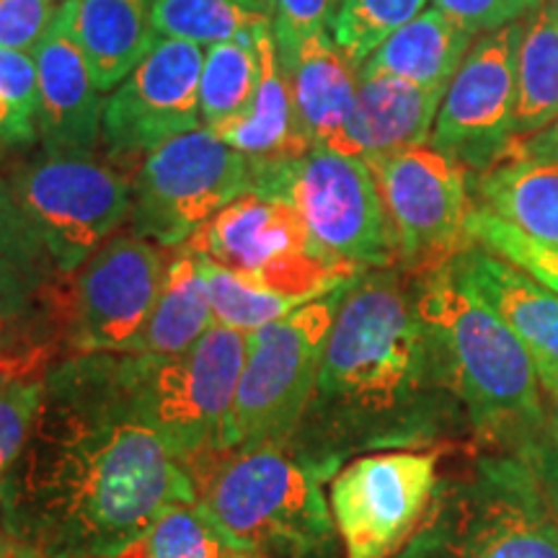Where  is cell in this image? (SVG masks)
<instances>
[{"mask_svg": "<svg viewBox=\"0 0 558 558\" xmlns=\"http://www.w3.org/2000/svg\"><path fill=\"white\" fill-rule=\"evenodd\" d=\"M554 5H556V11H558V0H554Z\"/></svg>", "mask_w": 558, "mask_h": 558, "instance_id": "obj_43", "label": "cell"}, {"mask_svg": "<svg viewBox=\"0 0 558 558\" xmlns=\"http://www.w3.org/2000/svg\"><path fill=\"white\" fill-rule=\"evenodd\" d=\"M429 362L432 347L416 295L411 298L396 271H362L333 316L303 424L329 414H393L418 393Z\"/></svg>", "mask_w": 558, "mask_h": 558, "instance_id": "obj_2", "label": "cell"}, {"mask_svg": "<svg viewBox=\"0 0 558 558\" xmlns=\"http://www.w3.org/2000/svg\"><path fill=\"white\" fill-rule=\"evenodd\" d=\"M437 452L362 456L333 473L329 507L347 558H393L424 525L437 497Z\"/></svg>", "mask_w": 558, "mask_h": 558, "instance_id": "obj_14", "label": "cell"}, {"mask_svg": "<svg viewBox=\"0 0 558 558\" xmlns=\"http://www.w3.org/2000/svg\"><path fill=\"white\" fill-rule=\"evenodd\" d=\"M251 192L288 202L308 230L313 251L329 264L365 271L390 269L399 262L386 207L365 160L311 148L298 158L254 163Z\"/></svg>", "mask_w": 558, "mask_h": 558, "instance_id": "obj_6", "label": "cell"}, {"mask_svg": "<svg viewBox=\"0 0 558 558\" xmlns=\"http://www.w3.org/2000/svg\"><path fill=\"white\" fill-rule=\"evenodd\" d=\"M458 284L484 300L527 349L535 373L558 396V295L512 264L471 246L450 264Z\"/></svg>", "mask_w": 558, "mask_h": 558, "instance_id": "obj_18", "label": "cell"}, {"mask_svg": "<svg viewBox=\"0 0 558 558\" xmlns=\"http://www.w3.org/2000/svg\"><path fill=\"white\" fill-rule=\"evenodd\" d=\"M469 239L473 246L509 262L558 295V246L522 233L512 222L481 205H473L469 215Z\"/></svg>", "mask_w": 558, "mask_h": 558, "instance_id": "obj_32", "label": "cell"}, {"mask_svg": "<svg viewBox=\"0 0 558 558\" xmlns=\"http://www.w3.org/2000/svg\"><path fill=\"white\" fill-rule=\"evenodd\" d=\"M128 558H256L199 499L166 509Z\"/></svg>", "mask_w": 558, "mask_h": 558, "instance_id": "obj_27", "label": "cell"}, {"mask_svg": "<svg viewBox=\"0 0 558 558\" xmlns=\"http://www.w3.org/2000/svg\"><path fill=\"white\" fill-rule=\"evenodd\" d=\"M349 284L248 333L230 418V450L290 448L316 393L326 337Z\"/></svg>", "mask_w": 558, "mask_h": 558, "instance_id": "obj_7", "label": "cell"}, {"mask_svg": "<svg viewBox=\"0 0 558 558\" xmlns=\"http://www.w3.org/2000/svg\"><path fill=\"white\" fill-rule=\"evenodd\" d=\"M47 373H16L0 386V488L29 442L45 401Z\"/></svg>", "mask_w": 558, "mask_h": 558, "instance_id": "obj_34", "label": "cell"}, {"mask_svg": "<svg viewBox=\"0 0 558 558\" xmlns=\"http://www.w3.org/2000/svg\"><path fill=\"white\" fill-rule=\"evenodd\" d=\"M39 90V143L45 156H96L101 145L104 90L81 47L54 16L34 50Z\"/></svg>", "mask_w": 558, "mask_h": 558, "instance_id": "obj_17", "label": "cell"}, {"mask_svg": "<svg viewBox=\"0 0 558 558\" xmlns=\"http://www.w3.org/2000/svg\"><path fill=\"white\" fill-rule=\"evenodd\" d=\"M288 65L300 128L313 148L341 153L357 104L360 68L347 60L331 32H318L295 45H277Z\"/></svg>", "mask_w": 558, "mask_h": 558, "instance_id": "obj_19", "label": "cell"}, {"mask_svg": "<svg viewBox=\"0 0 558 558\" xmlns=\"http://www.w3.org/2000/svg\"><path fill=\"white\" fill-rule=\"evenodd\" d=\"M205 47L158 39L104 101L101 148L109 163L135 177L150 150L202 128L199 75Z\"/></svg>", "mask_w": 558, "mask_h": 558, "instance_id": "obj_15", "label": "cell"}, {"mask_svg": "<svg viewBox=\"0 0 558 558\" xmlns=\"http://www.w3.org/2000/svg\"><path fill=\"white\" fill-rule=\"evenodd\" d=\"M124 558H128V556H124Z\"/></svg>", "mask_w": 558, "mask_h": 558, "instance_id": "obj_45", "label": "cell"}, {"mask_svg": "<svg viewBox=\"0 0 558 558\" xmlns=\"http://www.w3.org/2000/svg\"><path fill=\"white\" fill-rule=\"evenodd\" d=\"M9 184L34 239L62 277L83 267L132 213V177L96 156L41 153Z\"/></svg>", "mask_w": 558, "mask_h": 558, "instance_id": "obj_9", "label": "cell"}, {"mask_svg": "<svg viewBox=\"0 0 558 558\" xmlns=\"http://www.w3.org/2000/svg\"><path fill=\"white\" fill-rule=\"evenodd\" d=\"M11 375H13V373H0V386H3V383H5V380H9V378H11Z\"/></svg>", "mask_w": 558, "mask_h": 558, "instance_id": "obj_42", "label": "cell"}, {"mask_svg": "<svg viewBox=\"0 0 558 558\" xmlns=\"http://www.w3.org/2000/svg\"><path fill=\"white\" fill-rule=\"evenodd\" d=\"M432 5L448 13L473 37H484L530 16L541 0H432Z\"/></svg>", "mask_w": 558, "mask_h": 558, "instance_id": "obj_36", "label": "cell"}, {"mask_svg": "<svg viewBox=\"0 0 558 558\" xmlns=\"http://www.w3.org/2000/svg\"><path fill=\"white\" fill-rule=\"evenodd\" d=\"M256 78H259V60L251 32L239 39L205 47L199 75L202 128H222L246 114L254 99Z\"/></svg>", "mask_w": 558, "mask_h": 558, "instance_id": "obj_28", "label": "cell"}, {"mask_svg": "<svg viewBox=\"0 0 558 558\" xmlns=\"http://www.w3.org/2000/svg\"><path fill=\"white\" fill-rule=\"evenodd\" d=\"M403 558H558V522L533 476L499 460L442 494Z\"/></svg>", "mask_w": 558, "mask_h": 558, "instance_id": "obj_8", "label": "cell"}, {"mask_svg": "<svg viewBox=\"0 0 558 558\" xmlns=\"http://www.w3.org/2000/svg\"><path fill=\"white\" fill-rule=\"evenodd\" d=\"M333 465L290 448L230 450L197 478L199 501L256 558H305L331 546L324 484Z\"/></svg>", "mask_w": 558, "mask_h": 558, "instance_id": "obj_5", "label": "cell"}, {"mask_svg": "<svg viewBox=\"0 0 558 558\" xmlns=\"http://www.w3.org/2000/svg\"><path fill=\"white\" fill-rule=\"evenodd\" d=\"M473 34L439 9H424L369 54L362 73H380L422 88H448L473 47Z\"/></svg>", "mask_w": 558, "mask_h": 558, "instance_id": "obj_24", "label": "cell"}, {"mask_svg": "<svg viewBox=\"0 0 558 558\" xmlns=\"http://www.w3.org/2000/svg\"><path fill=\"white\" fill-rule=\"evenodd\" d=\"M29 442L0 488V518L47 558H124L166 509L199 499L197 478L132 418L96 354L45 375Z\"/></svg>", "mask_w": 558, "mask_h": 558, "instance_id": "obj_1", "label": "cell"}, {"mask_svg": "<svg viewBox=\"0 0 558 558\" xmlns=\"http://www.w3.org/2000/svg\"><path fill=\"white\" fill-rule=\"evenodd\" d=\"M522 29L525 19L473 41L439 104L429 145L465 169L486 171L512 143Z\"/></svg>", "mask_w": 558, "mask_h": 558, "instance_id": "obj_16", "label": "cell"}, {"mask_svg": "<svg viewBox=\"0 0 558 558\" xmlns=\"http://www.w3.org/2000/svg\"><path fill=\"white\" fill-rule=\"evenodd\" d=\"M215 326L205 262L190 241L169 248V264L158 300L124 354H181Z\"/></svg>", "mask_w": 558, "mask_h": 558, "instance_id": "obj_23", "label": "cell"}, {"mask_svg": "<svg viewBox=\"0 0 558 558\" xmlns=\"http://www.w3.org/2000/svg\"><path fill=\"white\" fill-rule=\"evenodd\" d=\"M339 0H275V29L277 45H295L298 39L318 32H331Z\"/></svg>", "mask_w": 558, "mask_h": 558, "instance_id": "obj_37", "label": "cell"}, {"mask_svg": "<svg viewBox=\"0 0 558 558\" xmlns=\"http://www.w3.org/2000/svg\"><path fill=\"white\" fill-rule=\"evenodd\" d=\"M205 262V277L209 290V303H213L215 324L228 326V329L254 333L275 320L290 316L292 311L303 308V300L282 295V292L264 288V284L246 279L233 271L218 267L202 256Z\"/></svg>", "mask_w": 558, "mask_h": 558, "instance_id": "obj_30", "label": "cell"}, {"mask_svg": "<svg viewBox=\"0 0 558 558\" xmlns=\"http://www.w3.org/2000/svg\"><path fill=\"white\" fill-rule=\"evenodd\" d=\"M190 243L218 267L303 303L329 295L362 275L320 259L295 209L256 192L222 207Z\"/></svg>", "mask_w": 558, "mask_h": 558, "instance_id": "obj_12", "label": "cell"}, {"mask_svg": "<svg viewBox=\"0 0 558 558\" xmlns=\"http://www.w3.org/2000/svg\"><path fill=\"white\" fill-rule=\"evenodd\" d=\"M169 248L111 235L54 288V320L73 354H124L148 324Z\"/></svg>", "mask_w": 558, "mask_h": 558, "instance_id": "obj_11", "label": "cell"}, {"mask_svg": "<svg viewBox=\"0 0 558 558\" xmlns=\"http://www.w3.org/2000/svg\"><path fill=\"white\" fill-rule=\"evenodd\" d=\"M448 88H422L380 73H362L357 104L347 128L344 156L365 163L429 143Z\"/></svg>", "mask_w": 558, "mask_h": 558, "instance_id": "obj_20", "label": "cell"}, {"mask_svg": "<svg viewBox=\"0 0 558 558\" xmlns=\"http://www.w3.org/2000/svg\"><path fill=\"white\" fill-rule=\"evenodd\" d=\"M481 207L558 246V160L505 153L478 177Z\"/></svg>", "mask_w": 558, "mask_h": 558, "instance_id": "obj_25", "label": "cell"}, {"mask_svg": "<svg viewBox=\"0 0 558 558\" xmlns=\"http://www.w3.org/2000/svg\"><path fill=\"white\" fill-rule=\"evenodd\" d=\"M429 0H341L331 39L352 65L362 68L390 34L427 9Z\"/></svg>", "mask_w": 558, "mask_h": 558, "instance_id": "obj_31", "label": "cell"}, {"mask_svg": "<svg viewBox=\"0 0 558 558\" xmlns=\"http://www.w3.org/2000/svg\"><path fill=\"white\" fill-rule=\"evenodd\" d=\"M251 41H254L256 60H259V78H256L251 107L239 120L209 132H215L222 143L243 153L254 163L303 156L313 145L300 128L290 73L279 58L271 21L251 29Z\"/></svg>", "mask_w": 558, "mask_h": 558, "instance_id": "obj_21", "label": "cell"}, {"mask_svg": "<svg viewBox=\"0 0 558 558\" xmlns=\"http://www.w3.org/2000/svg\"><path fill=\"white\" fill-rule=\"evenodd\" d=\"M418 279L416 308L432 360L448 373L473 424L488 435H505L538 422V373L512 329L458 284L448 267Z\"/></svg>", "mask_w": 558, "mask_h": 558, "instance_id": "obj_4", "label": "cell"}, {"mask_svg": "<svg viewBox=\"0 0 558 558\" xmlns=\"http://www.w3.org/2000/svg\"><path fill=\"white\" fill-rule=\"evenodd\" d=\"M271 21L239 0H156L153 26L158 39H181L197 47L239 39Z\"/></svg>", "mask_w": 558, "mask_h": 558, "instance_id": "obj_29", "label": "cell"}, {"mask_svg": "<svg viewBox=\"0 0 558 558\" xmlns=\"http://www.w3.org/2000/svg\"><path fill=\"white\" fill-rule=\"evenodd\" d=\"M386 207L396 264L427 277L450 267L469 239V169L432 145L367 163Z\"/></svg>", "mask_w": 558, "mask_h": 558, "instance_id": "obj_13", "label": "cell"}, {"mask_svg": "<svg viewBox=\"0 0 558 558\" xmlns=\"http://www.w3.org/2000/svg\"><path fill=\"white\" fill-rule=\"evenodd\" d=\"M339 3H341V0H339Z\"/></svg>", "mask_w": 558, "mask_h": 558, "instance_id": "obj_44", "label": "cell"}, {"mask_svg": "<svg viewBox=\"0 0 558 558\" xmlns=\"http://www.w3.org/2000/svg\"><path fill=\"white\" fill-rule=\"evenodd\" d=\"M0 558H47L39 548H34L32 543L19 538L13 530L5 525L0 518Z\"/></svg>", "mask_w": 558, "mask_h": 558, "instance_id": "obj_39", "label": "cell"}, {"mask_svg": "<svg viewBox=\"0 0 558 558\" xmlns=\"http://www.w3.org/2000/svg\"><path fill=\"white\" fill-rule=\"evenodd\" d=\"M58 9L54 0H0V50L34 54Z\"/></svg>", "mask_w": 558, "mask_h": 558, "instance_id": "obj_35", "label": "cell"}, {"mask_svg": "<svg viewBox=\"0 0 558 558\" xmlns=\"http://www.w3.org/2000/svg\"><path fill=\"white\" fill-rule=\"evenodd\" d=\"M239 3L248 5V9L264 13V16L275 19V0H239Z\"/></svg>", "mask_w": 558, "mask_h": 558, "instance_id": "obj_40", "label": "cell"}, {"mask_svg": "<svg viewBox=\"0 0 558 558\" xmlns=\"http://www.w3.org/2000/svg\"><path fill=\"white\" fill-rule=\"evenodd\" d=\"M13 199V192H11V184L9 181H0V209H3L9 202Z\"/></svg>", "mask_w": 558, "mask_h": 558, "instance_id": "obj_41", "label": "cell"}, {"mask_svg": "<svg viewBox=\"0 0 558 558\" xmlns=\"http://www.w3.org/2000/svg\"><path fill=\"white\" fill-rule=\"evenodd\" d=\"M254 190V163L197 128L158 145L132 177L130 233L177 248L222 207Z\"/></svg>", "mask_w": 558, "mask_h": 558, "instance_id": "obj_10", "label": "cell"}, {"mask_svg": "<svg viewBox=\"0 0 558 558\" xmlns=\"http://www.w3.org/2000/svg\"><path fill=\"white\" fill-rule=\"evenodd\" d=\"M505 153H514V156L558 160V114H556L554 122L546 124V128L538 130V132H533V135L512 140Z\"/></svg>", "mask_w": 558, "mask_h": 558, "instance_id": "obj_38", "label": "cell"}, {"mask_svg": "<svg viewBox=\"0 0 558 558\" xmlns=\"http://www.w3.org/2000/svg\"><path fill=\"white\" fill-rule=\"evenodd\" d=\"M518 99L514 137H527L558 114V11L554 0H541L522 29L518 50Z\"/></svg>", "mask_w": 558, "mask_h": 558, "instance_id": "obj_26", "label": "cell"}, {"mask_svg": "<svg viewBox=\"0 0 558 558\" xmlns=\"http://www.w3.org/2000/svg\"><path fill=\"white\" fill-rule=\"evenodd\" d=\"M248 333L215 324L181 354H96L114 399L199 478L230 450Z\"/></svg>", "mask_w": 558, "mask_h": 558, "instance_id": "obj_3", "label": "cell"}, {"mask_svg": "<svg viewBox=\"0 0 558 558\" xmlns=\"http://www.w3.org/2000/svg\"><path fill=\"white\" fill-rule=\"evenodd\" d=\"M156 0H62L58 16L99 88L114 90L156 47Z\"/></svg>", "mask_w": 558, "mask_h": 558, "instance_id": "obj_22", "label": "cell"}, {"mask_svg": "<svg viewBox=\"0 0 558 558\" xmlns=\"http://www.w3.org/2000/svg\"><path fill=\"white\" fill-rule=\"evenodd\" d=\"M39 143V90L34 54L0 50V148Z\"/></svg>", "mask_w": 558, "mask_h": 558, "instance_id": "obj_33", "label": "cell"}]
</instances>
